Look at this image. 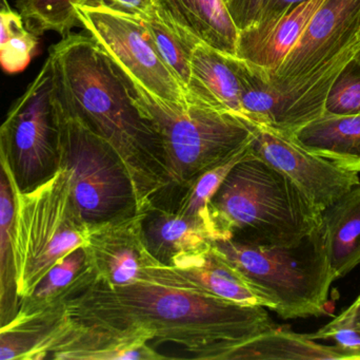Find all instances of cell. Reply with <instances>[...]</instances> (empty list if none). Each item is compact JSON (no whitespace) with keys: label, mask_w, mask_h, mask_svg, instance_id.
Masks as SVG:
<instances>
[{"label":"cell","mask_w":360,"mask_h":360,"mask_svg":"<svg viewBox=\"0 0 360 360\" xmlns=\"http://www.w3.org/2000/svg\"><path fill=\"white\" fill-rule=\"evenodd\" d=\"M92 0H18L17 10L25 27L39 36L53 31L68 35L80 25L76 8L88 6Z\"/></svg>","instance_id":"26"},{"label":"cell","mask_w":360,"mask_h":360,"mask_svg":"<svg viewBox=\"0 0 360 360\" xmlns=\"http://www.w3.org/2000/svg\"><path fill=\"white\" fill-rule=\"evenodd\" d=\"M89 232L72 196L67 168L36 190L19 194L15 240L19 297L27 295L61 258L84 247Z\"/></svg>","instance_id":"7"},{"label":"cell","mask_w":360,"mask_h":360,"mask_svg":"<svg viewBox=\"0 0 360 360\" xmlns=\"http://www.w3.org/2000/svg\"><path fill=\"white\" fill-rule=\"evenodd\" d=\"M19 194L0 147V329L18 316L20 304L15 266Z\"/></svg>","instance_id":"20"},{"label":"cell","mask_w":360,"mask_h":360,"mask_svg":"<svg viewBox=\"0 0 360 360\" xmlns=\"http://www.w3.org/2000/svg\"><path fill=\"white\" fill-rule=\"evenodd\" d=\"M90 271L84 247L74 249L56 262L33 289L20 298L18 315L27 316L63 304L72 290Z\"/></svg>","instance_id":"24"},{"label":"cell","mask_w":360,"mask_h":360,"mask_svg":"<svg viewBox=\"0 0 360 360\" xmlns=\"http://www.w3.org/2000/svg\"><path fill=\"white\" fill-rule=\"evenodd\" d=\"M326 0H304L290 10L240 30L237 57L274 75Z\"/></svg>","instance_id":"13"},{"label":"cell","mask_w":360,"mask_h":360,"mask_svg":"<svg viewBox=\"0 0 360 360\" xmlns=\"http://www.w3.org/2000/svg\"><path fill=\"white\" fill-rule=\"evenodd\" d=\"M331 327L349 328L360 332V295L352 306H349L340 316L328 323Z\"/></svg>","instance_id":"32"},{"label":"cell","mask_w":360,"mask_h":360,"mask_svg":"<svg viewBox=\"0 0 360 360\" xmlns=\"http://www.w3.org/2000/svg\"><path fill=\"white\" fill-rule=\"evenodd\" d=\"M326 251L334 280L360 264V183L321 213Z\"/></svg>","instance_id":"18"},{"label":"cell","mask_w":360,"mask_h":360,"mask_svg":"<svg viewBox=\"0 0 360 360\" xmlns=\"http://www.w3.org/2000/svg\"><path fill=\"white\" fill-rule=\"evenodd\" d=\"M186 97V101L245 120L240 104V87L230 55L203 42H198L193 50Z\"/></svg>","instance_id":"16"},{"label":"cell","mask_w":360,"mask_h":360,"mask_svg":"<svg viewBox=\"0 0 360 360\" xmlns=\"http://www.w3.org/2000/svg\"><path fill=\"white\" fill-rule=\"evenodd\" d=\"M293 137L309 151L360 173V113H323L295 131Z\"/></svg>","instance_id":"19"},{"label":"cell","mask_w":360,"mask_h":360,"mask_svg":"<svg viewBox=\"0 0 360 360\" xmlns=\"http://www.w3.org/2000/svg\"><path fill=\"white\" fill-rule=\"evenodd\" d=\"M313 340H331L340 346L349 359L360 360V332L349 328L331 327L326 325L313 334H307Z\"/></svg>","instance_id":"29"},{"label":"cell","mask_w":360,"mask_h":360,"mask_svg":"<svg viewBox=\"0 0 360 360\" xmlns=\"http://www.w3.org/2000/svg\"><path fill=\"white\" fill-rule=\"evenodd\" d=\"M80 25L133 82L162 101L186 106V91L156 51L143 19L101 6L76 8Z\"/></svg>","instance_id":"10"},{"label":"cell","mask_w":360,"mask_h":360,"mask_svg":"<svg viewBox=\"0 0 360 360\" xmlns=\"http://www.w3.org/2000/svg\"><path fill=\"white\" fill-rule=\"evenodd\" d=\"M90 6H101L135 18L146 19L156 14L154 0H92Z\"/></svg>","instance_id":"30"},{"label":"cell","mask_w":360,"mask_h":360,"mask_svg":"<svg viewBox=\"0 0 360 360\" xmlns=\"http://www.w3.org/2000/svg\"><path fill=\"white\" fill-rule=\"evenodd\" d=\"M143 21L160 58L186 91L190 80L191 57L197 42L180 34L167 23L158 12L149 18L143 19Z\"/></svg>","instance_id":"27"},{"label":"cell","mask_w":360,"mask_h":360,"mask_svg":"<svg viewBox=\"0 0 360 360\" xmlns=\"http://www.w3.org/2000/svg\"><path fill=\"white\" fill-rule=\"evenodd\" d=\"M217 241L292 245L321 224L295 184L254 151L237 163L211 201Z\"/></svg>","instance_id":"3"},{"label":"cell","mask_w":360,"mask_h":360,"mask_svg":"<svg viewBox=\"0 0 360 360\" xmlns=\"http://www.w3.org/2000/svg\"><path fill=\"white\" fill-rule=\"evenodd\" d=\"M226 1V4H228L229 0H224Z\"/></svg>","instance_id":"35"},{"label":"cell","mask_w":360,"mask_h":360,"mask_svg":"<svg viewBox=\"0 0 360 360\" xmlns=\"http://www.w3.org/2000/svg\"><path fill=\"white\" fill-rule=\"evenodd\" d=\"M61 109L103 137L130 175L137 211L171 186L164 148L133 101L126 76L91 35L68 34L51 48Z\"/></svg>","instance_id":"2"},{"label":"cell","mask_w":360,"mask_h":360,"mask_svg":"<svg viewBox=\"0 0 360 360\" xmlns=\"http://www.w3.org/2000/svg\"><path fill=\"white\" fill-rule=\"evenodd\" d=\"M237 359L344 360L349 357L338 345L317 344L307 334L274 327L235 347L222 359Z\"/></svg>","instance_id":"21"},{"label":"cell","mask_w":360,"mask_h":360,"mask_svg":"<svg viewBox=\"0 0 360 360\" xmlns=\"http://www.w3.org/2000/svg\"><path fill=\"white\" fill-rule=\"evenodd\" d=\"M63 319V304L27 316L18 315L0 329V360H40Z\"/></svg>","instance_id":"23"},{"label":"cell","mask_w":360,"mask_h":360,"mask_svg":"<svg viewBox=\"0 0 360 360\" xmlns=\"http://www.w3.org/2000/svg\"><path fill=\"white\" fill-rule=\"evenodd\" d=\"M304 1V0H266L259 21L277 16Z\"/></svg>","instance_id":"33"},{"label":"cell","mask_w":360,"mask_h":360,"mask_svg":"<svg viewBox=\"0 0 360 360\" xmlns=\"http://www.w3.org/2000/svg\"><path fill=\"white\" fill-rule=\"evenodd\" d=\"M171 268L192 287L231 304L262 306L274 310V304L251 279L231 263L214 247L180 257Z\"/></svg>","instance_id":"14"},{"label":"cell","mask_w":360,"mask_h":360,"mask_svg":"<svg viewBox=\"0 0 360 360\" xmlns=\"http://www.w3.org/2000/svg\"><path fill=\"white\" fill-rule=\"evenodd\" d=\"M61 112V168L69 170L72 196L89 228L139 215L132 181L117 152Z\"/></svg>","instance_id":"9"},{"label":"cell","mask_w":360,"mask_h":360,"mask_svg":"<svg viewBox=\"0 0 360 360\" xmlns=\"http://www.w3.org/2000/svg\"><path fill=\"white\" fill-rule=\"evenodd\" d=\"M158 15L193 42L237 56L238 29L224 0H154Z\"/></svg>","instance_id":"15"},{"label":"cell","mask_w":360,"mask_h":360,"mask_svg":"<svg viewBox=\"0 0 360 360\" xmlns=\"http://www.w3.org/2000/svg\"><path fill=\"white\" fill-rule=\"evenodd\" d=\"M124 76L135 105L160 137L170 187H186L255 137V125L239 116L191 101L181 106L162 101Z\"/></svg>","instance_id":"5"},{"label":"cell","mask_w":360,"mask_h":360,"mask_svg":"<svg viewBox=\"0 0 360 360\" xmlns=\"http://www.w3.org/2000/svg\"><path fill=\"white\" fill-rule=\"evenodd\" d=\"M38 42V36L25 27L20 13L6 0H0V67L8 73L22 71L35 54Z\"/></svg>","instance_id":"25"},{"label":"cell","mask_w":360,"mask_h":360,"mask_svg":"<svg viewBox=\"0 0 360 360\" xmlns=\"http://www.w3.org/2000/svg\"><path fill=\"white\" fill-rule=\"evenodd\" d=\"M215 249L266 292L283 319L323 314L334 277L323 224L292 245L215 241Z\"/></svg>","instance_id":"6"},{"label":"cell","mask_w":360,"mask_h":360,"mask_svg":"<svg viewBox=\"0 0 360 360\" xmlns=\"http://www.w3.org/2000/svg\"><path fill=\"white\" fill-rule=\"evenodd\" d=\"M61 118L49 56L0 125V147L19 194L44 185L60 170Z\"/></svg>","instance_id":"8"},{"label":"cell","mask_w":360,"mask_h":360,"mask_svg":"<svg viewBox=\"0 0 360 360\" xmlns=\"http://www.w3.org/2000/svg\"><path fill=\"white\" fill-rule=\"evenodd\" d=\"M141 218L139 213L90 228L84 249L94 278L111 287L136 281L192 287L171 266L160 263L150 253Z\"/></svg>","instance_id":"11"},{"label":"cell","mask_w":360,"mask_h":360,"mask_svg":"<svg viewBox=\"0 0 360 360\" xmlns=\"http://www.w3.org/2000/svg\"><path fill=\"white\" fill-rule=\"evenodd\" d=\"M353 65L356 66L360 69V48L359 50L357 51L356 55H355L354 59L352 61Z\"/></svg>","instance_id":"34"},{"label":"cell","mask_w":360,"mask_h":360,"mask_svg":"<svg viewBox=\"0 0 360 360\" xmlns=\"http://www.w3.org/2000/svg\"><path fill=\"white\" fill-rule=\"evenodd\" d=\"M141 216L148 249L164 266H172L179 258L198 253L213 243L200 222L167 205H153Z\"/></svg>","instance_id":"17"},{"label":"cell","mask_w":360,"mask_h":360,"mask_svg":"<svg viewBox=\"0 0 360 360\" xmlns=\"http://www.w3.org/2000/svg\"><path fill=\"white\" fill-rule=\"evenodd\" d=\"M266 0H229V13L238 32L259 21Z\"/></svg>","instance_id":"31"},{"label":"cell","mask_w":360,"mask_h":360,"mask_svg":"<svg viewBox=\"0 0 360 360\" xmlns=\"http://www.w3.org/2000/svg\"><path fill=\"white\" fill-rule=\"evenodd\" d=\"M53 360H109L127 340L179 345L198 360H222L275 327L262 306L231 304L186 285L136 281L111 287L89 272L63 302Z\"/></svg>","instance_id":"1"},{"label":"cell","mask_w":360,"mask_h":360,"mask_svg":"<svg viewBox=\"0 0 360 360\" xmlns=\"http://www.w3.org/2000/svg\"><path fill=\"white\" fill-rule=\"evenodd\" d=\"M240 87V104L248 122L283 130L287 101L272 75L245 59L231 56Z\"/></svg>","instance_id":"22"},{"label":"cell","mask_w":360,"mask_h":360,"mask_svg":"<svg viewBox=\"0 0 360 360\" xmlns=\"http://www.w3.org/2000/svg\"><path fill=\"white\" fill-rule=\"evenodd\" d=\"M360 48V0H326L272 75L287 101L283 131L293 135L325 113L335 80Z\"/></svg>","instance_id":"4"},{"label":"cell","mask_w":360,"mask_h":360,"mask_svg":"<svg viewBox=\"0 0 360 360\" xmlns=\"http://www.w3.org/2000/svg\"><path fill=\"white\" fill-rule=\"evenodd\" d=\"M254 151L289 178L309 202L323 213L359 185V173L302 147L291 133L270 126H256Z\"/></svg>","instance_id":"12"},{"label":"cell","mask_w":360,"mask_h":360,"mask_svg":"<svg viewBox=\"0 0 360 360\" xmlns=\"http://www.w3.org/2000/svg\"><path fill=\"white\" fill-rule=\"evenodd\" d=\"M325 113H360V69L352 63L344 70L334 82L328 94Z\"/></svg>","instance_id":"28"}]
</instances>
